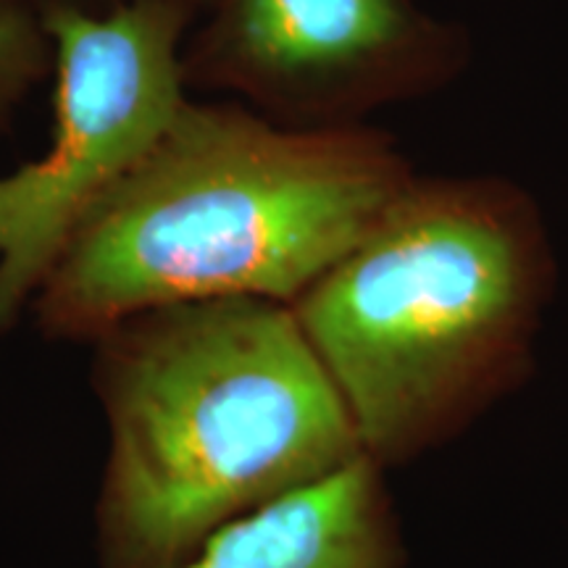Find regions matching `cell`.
<instances>
[{"label": "cell", "instance_id": "obj_1", "mask_svg": "<svg viewBox=\"0 0 568 568\" xmlns=\"http://www.w3.org/2000/svg\"><path fill=\"white\" fill-rule=\"evenodd\" d=\"M416 172L366 124L290 126L243 103L187 101L55 255L30 314L95 343L163 305L295 303Z\"/></svg>", "mask_w": 568, "mask_h": 568}, {"label": "cell", "instance_id": "obj_2", "mask_svg": "<svg viewBox=\"0 0 568 568\" xmlns=\"http://www.w3.org/2000/svg\"><path fill=\"white\" fill-rule=\"evenodd\" d=\"M92 345L111 439L101 568L182 566L234 518L366 456L287 303L163 305Z\"/></svg>", "mask_w": 568, "mask_h": 568}, {"label": "cell", "instance_id": "obj_3", "mask_svg": "<svg viewBox=\"0 0 568 568\" xmlns=\"http://www.w3.org/2000/svg\"><path fill=\"white\" fill-rule=\"evenodd\" d=\"M552 280L548 226L521 184L416 174L290 308L385 468L527 379Z\"/></svg>", "mask_w": 568, "mask_h": 568}, {"label": "cell", "instance_id": "obj_4", "mask_svg": "<svg viewBox=\"0 0 568 568\" xmlns=\"http://www.w3.org/2000/svg\"><path fill=\"white\" fill-rule=\"evenodd\" d=\"M195 13L172 0L51 9L53 140L0 176V335L30 314L71 232L145 159L187 103L182 51Z\"/></svg>", "mask_w": 568, "mask_h": 568}, {"label": "cell", "instance_id": "obj_5", "mask_svg": "<svg viewBox=\"0 0 568 568\" xmlns=\"http://www.w3.org/2000/svg\"><path fill=\"white\" fill-rule=\"evenodd\" d=\"M187 34V88L290 126L364 124L464 74V27L418 0H213Z\"/></svg>", "mask_w": 568, "mask_h": 568}, {"label": "cell", "instance_id": "obj_6", "mask_svg": "<svg viewBox=\"0 0 568 568\" xmlns=\"http://www.w3.org/2000/svg\"><path fill=\"white\" fill-rule=\"evenodd\" d=\"M382 468L353 464L234 518L176 568H400Z\"/></svg>", "mask_w": 568, "mask_h": 568}, {"label": "cell", "instance_id": "obj_7", "mask_svg": "<svg viewBox=\"0 0 568 568\" xmlns=\"http://www.w3.org/2000/svg\"><path fill=\"white\" fill-rule=\"evenodd\" d=\"M55 0H0V130L9 126L34 88L53 77Z\"/></svg>", "mask_w": 568, "mask_h": 568}, {"label": "cell", "instance_id": "obj_8", "mask_svg": "<svg viewBox=\"0 0 568 568\" xmlns=\"http://www.w3.org/2000/svg\"><path fill=\"white\" fill-rule=\"evenodd\" d=\"M113 3H122V0H113ZM172 3H180V6H184V9H190L195 13L197 19H201V13L209 9V6L213 3V0H172Z\"/></svg>", "mask_w": 568, "mask_h": 568}]
</instances>
